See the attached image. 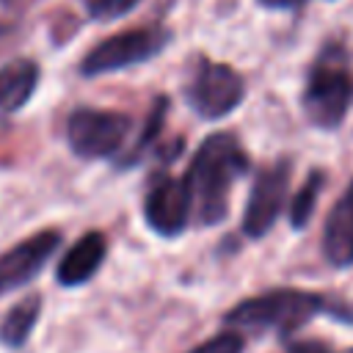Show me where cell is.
<instances>
[{"mask_svg": "<svg viewBox=\"0 0 353 353\" xmlns=\"http://www.w3.org/2000/svg\"><path fill=\"white\" fill-rule=\"evenodd\" d=\"M248 154L232 132L207 135L182 176L190 196V221L210 229L226 221L234 182L248 171Z\"/></svg>", "mask_w": 353, "mask_h": 353, "instance_id": "6da1fadb", "label": "cell"}, {"mask_svg": "<svg viewBox=\"0 0 353 353\" xmlns=\"http://www.w3.org/2000/svg\"><path fill=\"white\" fill-rule=\"evenodd\" d=\"M342 309H347V306H336L331 298H325L320 292L279 287V290H268L262 295H251V298L234 303L223 314V323L229 328L256 331V334H262V331L292 334L320 314L353 320V312H342Z\"/></svg>", "mask_w": 353, "mask_h": 353, "instance_id": "7a4b0ae2", "label": "cell"}, {"mask_svg": "<svg viewBox=\"0 0 353 353\" xmlns=\"http://www.w3.org/2000/svg\"><path fill=\"white\" fill-rule=\"evenodd\" d=\"M350 99H353V80L342 52L336 50L323 52V58L312 66L301 97L306 119L320 130H336L347 116Z\"/></svg>", "mask_w": 353, "mask_h": 353, "instance_id": "3957f363", "label": "cell"}, {"mask_svg": "<svg viewBox=\"0 0 353 353\" xmlns=\"http://www.w3.org/2000/svg\"><path fill=\"white\" fill-rule=\"evenodd\" d=\"M243 97H245L243 77L232 66L204 61V58L193 66L188 85H185V99L190 110L207 121L229 116L243 102Z\"/></svg>", "mask_w": 353, "mask_h": 353, "instance_id": "277c9868", "label": "cell"}, {"mask_svg": "<svg viewBox=\"0 0 353 353\" xmlns=\"http://www.w3.org/2000/svg\"><path fill=\"white\" fill-rule=\"evenodd\" d=\"M132 130V119L119 110L80 108L66 121V138L77 157L83 160H105L113 157Z\"/></svg>", "mask_w": 353, "mask_h": 353, "instance_id": "5b68a950", "label": "cell"}, {"mask_svg": "<svg viewBox=\"0 0 353 353\" xmlns=\"http://www.w3.org/2000/svg\"><path fill=\"white\" fill-rule=\"evenodd\" d=\"M290 171H292V163L287 157H279V160H273L270 165H265L256 174V179H254V185L248 190L243 221H240V232L245 237L259 240L273 229V223L281 215L284 201H287Z\"/></svg>", "mask_w": 353, "mask_h": 353, "instance_id": "8992f818", "label": "cell"}, {"mask_svg": "<svg viewBox=\"0 0 353 353\" xmlns=\"http://www.w3.org/2000/svg\"><path fill=\"white\" fill-rule=\"evenodd\" d=\"M168 44V33L160 28H135V30H124L116 33L105 41H99L83 61V74L97 77V74H108V72H119L135 63H143L149 58H154L163 47Z\"/></svg>", "mask_w": 353, "mask_h": 353, "instance_id": "52a82bcc", "label": "cell"}, {"mask_svg": "<svg viewBox=\"0 0 353 353\" xmlns=\"http://www.w3.org/2000/svg\"><path fill=\"white\" fill-rule=\"evenodd\" d=\"M146 226L160 237H179L190 223V196L182 179L154 174L143 193Z\"/></svg>", "mask_w": 353, "mask_h": 353, "instance_id": "ba28073f", "label": "cell"}, {"mask_svg": "<svg viewBox=\"0 0 353 353\" xmlns=\"http://www.w3.org/2000/svg\"><path fill=\"white\" fill-rule=\"evenodd\" d=\"M58 243H61V232L44 229V232L25 237L14 248H8L0 256V295L11 292V290L28 284L33 276H39L44 262L55 254Z\"/></svg>", "mask_w": 353, "mask_h": 353, "instance_id": "9c48e42d", "label": "cell"}, {"mask_svg": "<svg viewBox=\"0 0 353 353\" xmlns=\"http://www.w3.org/2000/svg\"><path fill=\"white\" fill-rule=\"evenodd\" d=\"M320 245H323V259L331 268L345 270L353 265V179L328 210Z\"/></svg>", "mask_w": 353, "mask_h": 353, "instance_id": "30bf717a", "label": "cell"}, {"mask_svg": "<svg viewBox=\"0 0 353 353\" xmlns=\"http://www.w3.org/2000/svg\"><path fill=\"white\" fill-rule=\"evenodd\" d=\"M105 254H108V240L102 232H88L83 234L61 259L58 265V281L63 287H80L85 284L97 270L99 265L105 262Z\"/></svg>", "mask_w": 353, "mask_h": 353, "instance_id": "8fae6325", "label": "cell"}, {"mask_svg": "<svg viewBox=\"0 0 353 353\" xmlns=\"http://www.w3.org/2000/svg\"><path fill=\"white\" fill-rule=\"evenodd\" d=\"M39 83V66L33 61H11L0 66V113L19 110Z\"/></svg>", "mask_w": 353, "mask_h": 353, "instance_id": "7c38bea8", "label": "cell"}, {"mask_svg": "<svg viewBox=\"0 0 353 353\" xmlns=\"http://www.w3.org/2000/svg\"><path fill=\"white\" fill-rule=\"evenodd\" d=\"M41 314V298L39 295H28L25 301H19L0 323V342L8 347H22L36 325Z\"/></svg>", "mask_w": 353, "mask_h": 353, "instance_id": "4fadbf2b", "label": "cell"}, {"mask_svg": "<svg viewBox=\"0 0 353 353\" xmlns=\"http://www.w3.org/2000/svg\"><path fill=\"white\" fill-rule=\"evenodd\" d=\"M323 188H325V171L314 168V171L306 176V182L298 188V193L292 196V201H290V207H287V218H290V226H292V229H303V226L312 221Z\"/></svg>", "mask_w": 353, "mask_h": 353, "instance_id": "5bb4252c", "label": "cell"}, {"mask_svg": "<svg viewBox=\"0 0 353 353\" xmlns=\"http://www.w3.org/2000/svg\"><path fill=\"white\" fill-rule=\"evenodd\" d=\"M243 347H245L243 334L232 328V331H218L215 336H210L207 342L190 347L188 353H243Z\"/></svg>", "mask_w": 353, "mask_h": 353, "instance_id": "9a60e30c", "label": "cell"}, {"mask_svg": "<svg viewBox=\"0 0 353 353\" xmlns=\"http://www.w3.org/2000/svg\"><path fill=\"white\" fill-rule=\"evenodd\" d=\"M165 108H168V102L165 99H157V105L152 108V113H149V121H146V127H143V135L138 138V146L132 149V154H130V163L132 160H138L141 157V152L157 138V132L163 130V119H165Z\"/></svg>", "mask_w": 353, "mask_h": 353, "instance_id": "2e32d148", "label": "cell"}, {"mask_svg": "<svg viewBox=\"0 0 353 353\" xmlns=\"http://www.w3.org/2000/svg\"><path fill=\"white\" fill-rule=\"evenodd\" d=\"M135 0H91V11L97 17H116L124 14Z\"/></svg>", "mask_w": 353, "mask_h": 353, "instance_id": "e0dca14e", "label": "cell"}, {"mask_svg": "<svg viewBox=\"0 0 353 353\" xmlns=\"http://www.w3.org/2000/svg\"><path fill=\"white\" fill-rule=\"evenodd\" d=\"M287 353H334L323 339H301V342H290Z\"/></svg>", "mask_w": 353, "mask_h": 353, "instance_id": "ac0fdd59", "label": "cell"}, {"mask_svg": "<svg viewBox=\"0 0 353 353\" xmlns=\"http://www.w3.org/2000/svg\"><path fill=\"white\" fill-rule=\"evenodd\" d=\"M259 3L268 8H295L301 0H259Z\"/></svg>", "mask_w": 353, "mask_h": 353, "instance_id": "d6986e66", "label": "cell"}, {"mask_svg": "<svg viewBox=\"0 0 353 353\" xmlns=\"http://www.w3.org/2000/svg\"><path fill=\"white\" fill-rule=\"evenodd\" d=\"M347 353H353V347H350V350H347Z\"/></svg>", "mask_w": 353, "mask_h": 353, "instance_id": "ffe728a7", "label": "cell"}]
</instances>
